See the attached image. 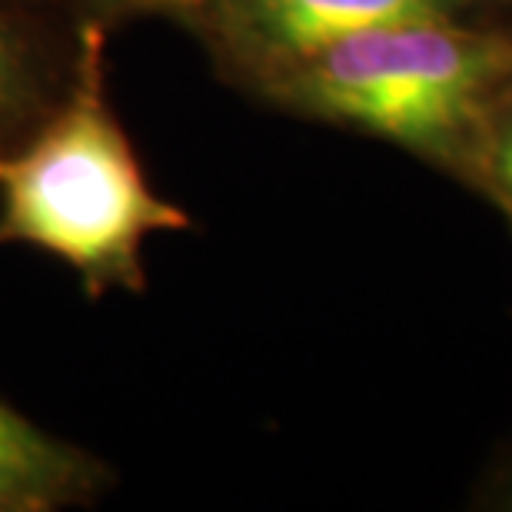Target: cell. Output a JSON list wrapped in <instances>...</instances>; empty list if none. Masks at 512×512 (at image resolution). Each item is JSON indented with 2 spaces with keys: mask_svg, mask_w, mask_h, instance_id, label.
Returning <instances> with one entry per match:
<instances>
[{
  "mask_svg": "<svg viewBox=\"0 0 512 512\" xmlns=\"http://www.w3.org/2000/svg\"><path fill=\"white\" fill-rule=\"evenodd\" d=\"M509 70V40L439 20L346 37L286 70L283 80L286 94L316 114L409 147H436Z\"/></svg>",
  "mask_w": 512,
  "mask_h": 512,
  "instance_id": "2",
  "label": "cell"
},
{
  "mask_svg": "<svg viewBox=\"0 0 512 512\" xmlns=\"http://www.w3.org/2000/svg\"><path fill=\"white\" fill-rule=\"evenodd\" d=\"M27 97V70L17 44L0 30V127L17 114Z\"/></svg>",
  "mask_w": 512,
  "mask_h": 512,
  "instance_id": "5",
  "label": "cell"
},
{
  "mask_svg": "<svg viewBox=\"0 0 512 512\" xmlns=\"http://www.w3.org/2000/svg\"><path fill=\"white\" fill-rule=\"evenodd\" d=\"M130 7H147V10H183V7H197L200 0H124Z\"/></svg>",
  "mask_w": 512,
  "mask_h": 512,
  "instance_id": "6",
  "label": "cell"
},
{
  "mask_svg": "<svg viewBox=\"0 0 512 512\" xmlns=\"http://www.w3.org/2000/svg\"><path fill=\"white\" fill-rule=\"evenodd\" d=\"M499 177H503V183L512 180V130L503 143V150H499Z\"/></svg>",
  "mask_w": 512,
  "mask_h": 512,
  "instance_id": "7",
  "label": "cell"
},
{
  "mask_svg": "<svg viewBox=\"0 0 512 512\" xmlns=\"http://www.w3.org/2000/svg\"><path fill=\"white\" fill-rule=\"evenodd\" d=\"M104 47V30L87 27L64 107L24 147L0 150V247L57 256L97 293L137 290L143 243L190 223L150 190L107 104Z\"/></svg>",
  "mask_w": 512,
  "mask_h": 512,
  "instance_id": "1",
  "label": "cell"
},
{
  "mask_svg": "<svg viewBox=\"0 0 512 512\" xmlns=\"http://www.w3.org/2000/svg\"><path fill=\"white\" fill-rule=\"evenodd\" d=\"M463 0H217V24L243 57L286 74L346 37L439 24Z\"/></svg>",
  "mask_w": 512,
  "mask_h": 512,
  "instance_id": "3",
  "label": "cell"
},
{
  "mask_svg": "<svg viewBox=\"0 0 512 512\" xmlns=\"http://www.w3.org/2000/svg\"><path fill=\"white\" fill-rule=\"evenodd\" d=\"M94 479L77 449L0 403V512H44L70 503Z\"/></svg>",
  "mask_w": 512,
  "mask_h": 512,
  "instance_id": "4",
  "label": "cell"
},
{
  "mask_svg": "<svg viewBox=\"0 0 512 512\" xmlns=\"http://www.w3.org/2000/svg\"><path fill=\"white\" fill-rule=\"evenodd\" d=\"M506 187H509V193H512V180H509V183H506Z\"/></svg>",
  "mask_w": 512,
  "mask_h": 512,
  "instance_id": "8",
  "label": "cell"
}]
</instances>
